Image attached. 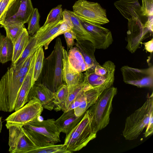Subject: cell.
<instances>
[{
  "label": "cell",
  "mask_w": 153,
  "mask_h": 153,
  "mask_svg": "<svg viewBox=\"0 0 153 153\" xmlns=\"http://www.w3.org/2000/svg\"><path fill=\"white\" fill-rule=\"evenodd\" d=\"M29 68H8L0 80V111L10 112L14 111L20 90Z\"/></svg>",
  "instance_id": "obj_1"
},
{
  "label": "cell",
  "mask_w": 153,
  "mask_h": 153,
  "mask_svg": "<svg viewBox=\"0 0 153 153\" xmlns=\"http://www.w3.org/2000/svg\"><path fill=\"white\" fill-rule=\"evenodd\" d=\"M63 46L60 38H57L53 50L44 59L41 73L36 81L55 93L64 84L62 76Z\"/></svg>",
  "instance_id": "obj_2"
},
{
  "label": "cell",
  "mask_w": 153,
  "mask_h": 153,
  "mask_svg": "<svg viewBox=\"0 0 153 153\" xmlns=\"http://www.w3.org/2000/svg\"><path fill=\"white\" fill-rule=\"evenodd\" d=\"M92 115L88 109L81 120L67 134L64 145L71 153L79 151L96 137L92 123Z\"/></svg>",
  "instance_id": "obj_3"
},
{
  "label": "cell",
  "mask_w": 153,
  "mask_h": 153,
  "mask_svg": "<svg viewBox=\"0 0 153 153\" xmlns=\"http://www.w3.org/2000/svg\"><path fill=\"white\" fill-rule=\"evenodd\" d=\"M152 113V93L150 96H148L146 100L140 107L126 118L122 132L125 138L129 140L137 139L146 127Z\"/></svg>",
  "instance_id": "obj_4"
},
{
  "label": "cell",
  "mask_w": 153,
  "mask_h": 153,
  "mask_svg": "<svg viewBox=\"0 0 153 153\" xmlns=\"http://www.w3.org/2000/svg\"><path fill=\"white\" fill-rule=\"evenodd\" d=\"M53 119L40 120L39 118L23 127L33 139L38 147L55 144L60 142L59 131Z\"/></svg>",
  "instance_id": "obj_5"
},
{
  "label": "cell",
  "mask_w": 153,
  "mask_h": 153,
  "mask_svg": "<svg viewBox=\"0 0 153 153\" xmlns=\"http://www.w3.org/2000/svg\"><path fill=\"white\" fill-rule=\"evenodd\" d=\"M117 92V88L113 86L105 89L95 103L88 109L92 115V123L97 132L109 124L112 108V101Z\"/></svg>",
  "instance_id": "obj_6"
},
{
  "label": "cell",
  "mask_w": 153,
  "mask_h": 153,
  "mask_svg": "<svg viewBox=\"0 0 153 153\" xmlns=\"http://www.w3.org/2000/svg\"><path fill=\"white\" fill-rule=\"evenodd\" d=\"M72 8L75 14L93 24L101 25L109 22L106 10L97 2L78 0L74 4Z\"/></svg>",
  "instance_id": "obj_7"
},
{
  "label": "cell",
  "mask_w": 153,
  "mask_h": 153,
  "mask_svg": "<svg viewBox=\"0 0 153 153\" xmlns=\"http://www.w3.org/2000/svg\"><path fill=\"white\" fill-rule=\"evenodd\" d=\"M27 102L6 119V126L7 129L13 126L23 127L29 122L39 118L44 108L41 104L35 98Z\"/></svg>",
  "instance_id": "obj_8"
},
{
  "label": "cell",
  "mask_w": 153,
  "mask_h": 153,
  "mask_svg": "<svg viewBox=\"0 0 153 153\" xmlns=\"http://www.w3.org/2000/svg\"><path fill=\"white\" fill-rule=\"evenodd\" d=\"M9 130V151L10 153H31L38 147L23 126H13Z\"/></svg>",
  "instance_id": "obj_9"
},
{
  "label": "cell",
  "mask_w": 153,
  "mask_h": 153,
  "mask_svg": "<svg viewBox=\"0 0 153 153\" xmlns=\"http://www.w3.org/2000/svg\"><path fill=\"white\" fill-rule=\"evenodd\" d=\"M124 82L139 88L153 86V67L144 69H138L127 65L120 69Z\"/></svg>",
  "instance_id": "obj_10"
},
{
  "label": "cell",
  "mask_w": 153,
  "mask_h": 153,
  "mask_svg": "<svg viewBox=\"0 0 153 153\" xmlns=\"http://www.w3.org/2000/svg\"><path fill=\"white\" fill-rule=\"evenodd\" d=\"M127 32V49L134 53L139 48L142 42L150 32L146 27L141 19L132 18L128 20Z\"/></svg>",
  "instance_id": "obj_11"
},
{
  "label": "cell",
  "mask_w": 153,
  "mask_h": 153,
  "mask_svg": "<svg viewBox=\"0 0 153 153\" xmlns=\"http://www.w3.org/2000/svg\"><path fill=\"white\" fill-rule=\"evenodd\" d=\"M78 16L83 27L91 36L96 49H106L112 43V34L109 29L101 25L87 22Z\"/></svg>",
  "instance_id": "obj_12"
},
{
  "label": "cell",
  "mask_w": 153,
  "mask_h": 153,
  "mask_svg": "<svg viewBox=\"0 0 153 153\" xmlns=\"http://www.w3.org/2000/svg\"><path fill=\"white\" fill-rule=\"evenodd\" d=\"M33 9L31 0H15L7 12L5 21L16 20L25 24Z\"/></svg>",
  "instance_id": "obj_13"
},
{
  "label": "cell",
  "mask_w": 153,
  "mask_h": 153,
  "mask_svg": "<svg viewBox=\"0 0 153 153\" xmlns=\"http://www.w3.org/2000/svg\"><path fill=\"white\" fill-rule=\"evenodd\" d=\"M55 95V93L43 84L36 82L29 92L27 102L35 98L39 101L44 108L52 110L55 108L53 101Z\"/></svg>",
  "instance_id": "obj_14"
},
{
  "label": "cell",
  "mask_w": 153,
  "mask_h": 153,
  "mask_svg": "<svg viewBox=\"0 0 153 153\" xmlns=\"http://www.w3.org/2000/svg\"><path fill=\"white\" fill-rule=\"evenodd\" d=\"M62 51L63 80L64 84L68 88H71L83 82L84 74L77 72L71 66L68 61V51L65 49L64 46L62 48Z\"/></svg>",
  "instance_id": "obj_15"
},
{
  "label": "cell",
  "mask_w": 153,
  "mask_h": 153,
  "mask_svg": "<svg viewBox=\"0 0 153 153\" xmlns=\"http://www.w3.org/2000/svg\"><path fill=\"white\" fill-rule=\"evenodd\" d=\"M62 22V19L40 27L36 33L37 39L35 48L36 50L43 46L45 50L48 49L50 43L55 38Z\"/></svg>",
  "instance_id": "obj_16"
},
{
  "label": "cell",
  "mask_w": 153,
  "mask_h": 153,
  "mask_svg": "<svg viewBox=\"0 0 153 153\" xmlns=\"http://www.w3.org/2000/svg\"><path fill=\"white\" fill-rule=\"evenodd\" d=\"M36 57V51L33 55L29 69L20 90L15 105L14 111H16L27 102L29 92L35 83L33 81V73Z\"/></svg>",
  "instance_id": "obj_17"
},
{
  "label": "cell",
  "mask_w": 153,
  "mask_h": 153,
  "mask_svg": "<svg viewBox=\"0 0 153 153\" xmlns=\"http://www.w3.org/2000/svg\"><path fill=\"white\" fill-rule=\"evenodd\" d=\"M114 5L128 20L134 18L141 19V5L138 0H119Z\"/></svg>",
  "instance_id": "obj_18"
},
{
  "label": "cell",
  "mask_w": 153,
  "mask_h": 153,
  "mask_svg": "<svg viewBox=\"0 0 153 153\" xmlns=\"http://www.w3.org/2000/svg\"><path fill=\"white\" fill-rule=\"evenodd\" d=\"M84 115L76 116L74 109L64 111L63 114L56 120L55 124L60 133L68 134L80 122Z\"/></svg>",
  "instance_id": "obj_19"
},
{
  "label": "cell",
  "mask_w": 153,
  "mask_h": 153,
  "mask_svg": "<svg viewBox=\"0 0 153 153\" xmlns=\"http://www.w3.org/2000/svg\"><path fill=\"white\" fill-rule=\"evenodd\" d=\"M75 43L82 54L88 69H94L99 65L95 57L94 53L96 48L91 41L87 40L76 39Z\"/></svg>",
  "instance_id": "obj_20"
},
{
  "label": "cell",
  "mask_w": 153,
  "mask_h": 153,
  "mask_svg": "<svg viewBox=\"0 0 153 153\" xmlns=\"http://www.w3.org/2000/svg\"><path fill=\"white\" fill-rule=\"evenodd\" d=\"M68 56L70 64L77 72L82 73L88 69L82 54L76 47L70 48L68 52Z\"/></svg>",
  "instance_id": "obj_21"
},
{
  "label": "cell",
  "mask_w": 153,
  "mask_h": 153,
  "mask_svg": "<svg viewBox=\"0 0 153 153\" xmlns=\"http://www.w3.org/2000/svg\"><path fill=\"white\" fill-rule=\"evenodd\" d=\"M1 27L4 28L6 36L11 40L13 45L25 27L24 24L14 20L6 21Z\"/></svg>",
  "instance_id": "obj_22"
},
{
  "label": "cell",
  "mask_w": 153,
  "mask_h": 153,
  "mask_svg": "<svg viewBox=\"0 0 153 153\" xmlns=\"http://www.w3.org/2000/svg\"><path fill=\"white\" fill-rule=\"evenodd\" d=\"M30 36L27 30L25 27L13 45L11 65L14 64L20 57L28 43Z\"/></svg>",
  "instance_id": "obj_23"
},
{
  "label": "cell",
  "mask_w": 153,
  "mask_h": 153,
  "mask_svg": "<svg viewBox=\"0 0 153 153\" xmlns=\"http://www.w3.org/2000/svg\"><path fill=\"white\" fill-rule=\"evenodd\" d=\"M37 36L36 33L30 36L28 43L19 59L10 66L16 69L19 68L25 60L30 56L33 55L37 50L35 48Z\"/></svg>",
  "instance_id": "obj_24"
},
{
  "label": "cell",
  "mask_w": 153,
  "mask_h": 153,
  "mask_svg": "<svg viewBox=\"0 0 153 153\" xmlns=\"http://www.w3.org/2000/svg\"><path fill=\"white\" fill-rule=\"evenodd\" d=\"M70 12L73 25L72 30L76 34V39L88 40L93 44L91 36L81 24L78 16L73 11L70 10Z\"/></svg>",
  "instance_id": "obj_25"
},
{
  "label": "cell",
  "mask_w": 153,
  "mask_h": 153,
  "mask_svg": "<svg viewBox=\"0 0 153 153\" xmlns=\"http://www.w3.org/2000/svg\"><path fill=\"white\" fill-rule=\"evenodd\" d=\"M69 91L67 86L63 84L56 93L55 97L53 101L55 105L54 110L56 111L65 110L67 102Z\"/></svg>",
  "instance_id": "obj_26"
},
{
  "label": "cell",
  "mask_w": 153,
  "mask_h": 153,
  "mask_svg": "<svg viewBox=\"0 0 153 153\" xmlns=\"http://www.w3.org/2000/svg\"><path fill=\"white\" fill-rule=\"evenodd\" d=\"M13 52V45L11 40L6 36L0 48V63L4 64L12 61Z\"/></svg>",
  "instance_id": "obj_27"
},
{
  "label": "cell",
  "mask_w": 153,
  "mask_h": 153,
  "mask_svg": "<svg viewBox=\"0 0 153 153\" xmlns=\"http://www.w3.org/2000/svg\"><path fill=\"white\" fill-rule=\"evenodd\" d=\"M40 15L38 9L34 8L27 22L28 25L27 30L30 36L36 33L40 28Z\"/></svg>",
  "instance_id": "obj_28"
},
{
  "label": "cell",
  "mask_w": 153,
  "mask_h": 153,
  "mask_svg": "<svg viewBox=\"0 0 153 153\" xmlns=\"http://www.w3.org/2000/svg\"><path fill=\"white\" fill-rule=\"evenodd\" d=\"M36 57L34 67L33 81L34 83L37 81L41 73L44 60V54L43 47L36 51Z\"/></svg>",
  "instance_id": "obj_29"
},
{
  "label": "cell",
  "mask_w": 153,
  "mask_h": 153,
  "mask_svg": "<svg viewBox=\"0 0 153 153\" xmlns=\"http://www.w3.org/2000/svg\"><path fill=\"white\" fill-rule=\"evenodd\" d=\"M64 144H51L38 147L31 153H70Z\"/></svg>",
  "instance_id": "obj_30"
},
{
  "label": "cell",
  "mask_w": 153,
  "mask_h": 153,
  "mask_svg": "<svg viewBox=\"0 0 153 153\" xmlns=\"http://www.w3.org/2000/svg\"><path fill=\"white\" fill-rule=\"evenodd\" d=\"M62 5L59 4L52 9L49 13L43 25L62 19Z\"/></svg>",
  "instance_id": "obj_31"
},
{
  "label": "cell",
  "mask_w": 153,
  "mask_h": 153,
  "mask_svg": "<svg viewBox=\"0 0 153 153\" xmlns=\"http://www.w3.org/2000/svg\"><path fill=\"white\" fill-rule=\"evenodd\" d=\"M142 16L148 18L147 21L153 22V0H141Z\"/></svg>",
  "instance_id": "obj_32"
},
{
  "label": "cell",
  "mask_w": 153,
  "mask_h": 153,
  "mask_svg": "<svg viewBox=\"0 0 153 153\" xmlns=\"http://www.w3.org/2000/svg\"><path fill=\"white\" fill-rule=\"evenodd\" d=\"M85 85L83 83L71 88H68L69 94L68 99L66 104L65 110L66 111L71 103L74 100L79 93L82 90Z\"/></svg>",
  "instance_id": "obj_33"
},
{
  "label": "cell",
  "mask_w": 153,
  "mask_h": 153,
  "mask_svg": "<svg viewBox=\"0 0 153 153\" xmlns=\"http://www.w3.org/2000/svg\"><path fill=\"white\" fill-rule=\"evenodd\" d=\"M15 0H0V25L5 21L7 12Z\"/></svg>",
  "instance_id": "obj_34"
},
{
  "label": "cell",
  "mask_w": 153,
  "mask_h": 153,
  "mask_svg": "<svg viewBox=\"0 0 153 153\" xmlns=\"http://www.w3.org/2000/svg\"><path fill=\"white\" fill-rule=\"evenodd\" d=\"M63 34L66 42L68 51L75 45L74 40L76 39V35L72 29L65 32Z\"/></svg>",
  "instance_id": "obj_35"
},
{
  "label": "cell",
  "mask_w": 153,
  "mask_h": 153,
  "mask_svg": "<svg viewBox=\"0 0 153 153\" xmlns=\"http://www.w3.org/2000/svg\"><path fill=\"white\" fill-rule=\"evenodd\" d=\"M146 127V130L144 133V136L145 137H147L152 134L153 132V113L151 114Z\"/></svg>",
  "instance_id": "obj_36"
},
{
  "label": "cell",
  "mask_w": 153,
  "mask_h": 153,
  "mask_svg": "<svg viewBox=\"0 0 153 153\" xmlns=\"http://www.w3.org/2000/svg\"><path fill=\"white\" fill-rule=\"evenodd\" d=\"M62 20L65 21L72 28L73 25L71 21L70 10L66 9H65L62 12Z\"/></svg>",
  "instance_id": "obj_37"
},
{
  "label": "cell",
  "mask_w": 153,
  "mask_h": 153,
  "mask_svg": "<svg viewBox=\"0 0 153 153\" xmlns=\"http://www.w3.org/2000/svg\"><path fill=\"white\" fill-rule=\"evenodd\" d=\"M72 29L71 27L65 21H63L55 36L56 38L58 36L64 34L65 32Z\"/></svg>",
  "instance_id": "obj_38"
},
{
  "label": "cell",
  "mask_w": 153,
  "mask_h": 153,
  "mask_svg": "<svg viewBox=\"0 0 153 153\" xmlns=\"http://www.w3.org/2000/svg\"><path fill=\"white\" fill-rule=\"evenodd\" d=\"M144 46V49L146 51L148 52L151 53L153 52V39L150 41L144 43H141Z\"/></svg>",
  "instance_id": "obj_39"
},
{
  "label": "cell",
  "mask_w": 153,
  "mask_h": 153,
  "mask_svg": "<svg viewBox=\"0 0 153 153\" xmlns=\"http://www.w3.org/2000/svg\"><path fill=\"white\" fill-rule=\"evenodd\" d=\"M4 36L0 32V48Z\"/></svg>",
  "instance_id": "obj_40"
},
{
  "label": "cell",
  "mask_w": 153,
  "mask_h": 153,
  "mask_svg": "<svg viewBox=\"0 0 153 153\" xmlns=\"http://www.w3.org/2000/svg\"><path fill=\"white\" fill-rule=\"evenodd\" d=\"M1 119H2V117H0V133L1 132V131L2 126Z\"/></svg>",
  "instance_id": "obj_41"
}]
</instances>
